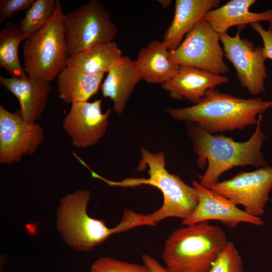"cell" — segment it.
<instances>
[{"mask_svg":"<svg viewBox=\"0 0 272 272\" xmlns=\"http://www.w3.org/2000/svg\"><path fill=\"white\" fill-rule=\"evenodd\" d=\"M262 117V114L258 116L254 133L243 142L221 134L213 135L195 124L189 127L197 165L201 169L207 166L205 173L199 176L201 185L210 188L219 182L224 173L235 167L249 165L259 168L268 166L261 152L265 138L261 129Z\"/></svg>","mask_w":272,"mask_h":272,"instance_id":"1","label":"cell"},{"mask_svg":"<svg viewBox=\"0 0 272 272\" xmlns=\"http://www.w3.org/2000/svg\"><path fill=\"white\" fill-rule=\"evenodd\" d=\"M90 199L89 190H78L63 196L57 210L56 229L64 243L75 250L89 251L114 234L139 226H154L147 215L125 209L120 223L108 228L104 220L88 215Z\"/></svg>","mask_w":272,"mask_h":272,"instance_id":"2","label":"cell"},{"mask_svg":"<svg viewBox=\"0 0 272 272\" xmlns=\"http://www.w3.org/2000/svg\"><path fill=\"white\" fill-rule=\"evenodd\" d=\"M271 108L272 100L239 98L214 88L196 104L166 111L175 120L192 122L213 134L256 125L258 116Z\"/></svg>","mask_w":272,"mask_h":272,"instance_id":"3","label":"cell"},{"mask_svg":"<svg viewBox=\"0 0 272 272\" xmlns=\"http://www.w3.org/2000/svg\"><path fill=\"white\" fill-rule=\"evenodd\" d=\"M228 241L220 226L200 222L173 231L161 256L171 272H209Z\"/></svg>","mask_w":272,"mask_h":272,"instance_id":"4","label":"cell"},{"mask_svg":"<svg viewBox=\"0 0 272 272\" xmlns=\"http://www.w3.org/2000/svg\"><path fill=\"white\" fill-rule=\"evenodd\" d=\"M142 159L138 170L149 167V177L127 178L120 182L100 179L110 185L122 187L147 184L155 186L162 193V206L152 213L147 214L155 226L164 219L177 218L182 221L187 219L194 211L198 203V196L192 186L186 184L178 176L170 173L165 168V155L156 154L142 149Z\"/></svg>","mask_w":272,"mask_h":272,"instance_id":"5","label":"cell"},{"mask_svg":"<svg viewBox=\"0 0 272 272\" xmlns=\"http://www.w3.org/2000/svg\"><path fill=\"white\" fill-rule=\"evenodd\" d=\"M61 4L41 29L23 44L24 70L29 77L50 82L67 64L69 55L65 39Z\"/></svg>","mask_w":272,"mask_h":272,"instance_id":"6","label":"cell"},{"mask_svg":"<svg viewBox=\"0 0 272 272\" xmlns=\"http://www.w3.org/2000/svg\"><path fill=\"white\" fill-rule=\"evenodd\" d=\"M63 23L69 56L113 41L118 32L109 11L97 0L64 14Z\"/></svg>","mask_w":272,"mask_h":272,"instance_id":"7","label":"cell"},{"mask_svg":"<svg viewBox=\"0 0 272 272\" xmlns=\"http://www.w3.org/2000/svg\"><path fill=\"white\" fill-rule=\"evenodd\" d=\"M220 41V35L203 19L195 25L176 49L169 51L170 57L179 65L225 75L229 68L224 61L225 53Z\"/></svg>","mask_w":272,"mask_h":272,"instance_id":"8","label":"cell"},{"mask_svg":"<svg viewBox=\"0 0 272 272\" xmlns=\"http://www.w3.org/2000/svg\"><path fill=\"white\" fill-rule=\"evenodd\" d=\"M243 26H239L237 33L232 36L227 33L220 35L226 57L236 72V78L242 87L251 94L264 92V83L267 77L266 59L263 47H254L249 40L242 38Z\"/></svg>","mask_w":272,"mask_h":272,"instance_id":"9","label":"cell"},{"mask_svg":"<svg viewBox=\"0 0 272 272\" xmlns=\"http://www.w3.org/2000/svg\"><path fill=\"white\" fill-rule=\"evenodd\" d=\"M235 205H241L244 211L259 217L272 189V166L259 168L250 172L241 171L233 178L219 181L210 188Z\"/></svg>","mask_w":272,"mask_h":272,"instance_id":"10","label":"cell"},{"mask_svg":"<svg viewBox=\"0 0 272 272\" xmlns=\"http://www.w3.org/2000/svg\"><path fill=\"white\" fill-rule=\"evenodd\" d=\"M44 130L36 122L23 119L20 110L11 112L0 105V162L12 164L34 153L44 140Z\"/></svg>","mask_w":272,"mask_h":272,"instance_id":"11","label":"cell"},{"mask_svg":"<svg viewBox=\"0 0 272 272\" xmlns=\"http://www.w3.org/2000/svg\"><path fill=\"white\" fill-rule=\"evenodd\" d=\"M102 100L83 101L71 104L62 122V128L77 148H85L97 144L104 135L111 113L101 110Z\"/></svg>","mask_w":272,"mask_h":272,"instance_id":"12","label":"cell"},{"mask_svg":"<svg viewBox=\"0 0 272 272\" xmlns=\"http://www.w3.org/2000/svg\"><path fill=\"white\" fill-rule=\"evenodd\" d=\"M192 186L198 196V203L193 213L182 221V226H187L211 220H218L228 227L234 228L242 222L260 226L263 222L260 217L248 214L238 208L224 196L206 188L199 182L193 180Z\"/></svg>","mask_w":272,"mask_h":272,"instance_id":"13","label":"cell"},{"mask_svg":"<svg viewBox=\"0 0 272 272\" xmlns=\"http://www.w3.org/2000/svg\"><path fill=\"white\" fill-rule=\"evenodd\" d=\"M229 78L209 73L196 67L180 65L176 75L162 84V88L168 92L171 98L186 99L193 105L198 103L207 92L219 85L227 83Z\"/></svg>","mask_w":272,"mask_h":272,"instance_id":"14","label":"cell"},{"mask_svg":"<svg viewBox=\"0 0 272 272\" xmlns=\"http://www.w3.org/2000/svg\"><path fill=\"white\" fill-rule=\"evenodd\" d=\"M0 84L17 97L23 119L34 123L40 118L52 89L50 82L28 76L23 78L0 76Z\"/></svg>","mask_w":272,"mask_h":272,"instance_id":"15","label":"cell"},{"mask_svg":"<svg viewBox=\"0 0 272 272\" xmlns=\"http://www.w3.org/2000/svg\"><path fill=\"white\" fill-rule=\"evenodd\" d=\"M219 0H176L174 17L163 35V42L169 51L176 49L195 25L212 9L219 7Z\"/></svg>","mask_w":272,"mask_h":272,"instance_id":"16","label":"cell"},{"mask_svg":"<svg viewBox=\"0 0 272 272\" xmlns=\"http://www.w3.org/2000/svg\"><path fill=\"white\" fill-rule=\"evenodd\" d=\"M142 80L134 60L124 55L107 73L100 90L105 98H109L112 101L113 110L120 115L124 110L134 87Z\"/></svg>","mask_w":272,"mask_h":272,"instance_id":"17","label":"cell"},{"mask_svg":"<svg viewBox=\"0 0 272 272\" xmlns=\"http://www.w3.org/2000/svg\"><path fill=\"white\" fill-rule=\"evenodd\" d=\"M134 63L142 80L161 85L172 78L179 66L171 59L169 50L163 41L157 40L142 47Z\"/></svg>","mask_w":272,"mask_h":272,"instance_id":"18","label":"cell"},{"mask_svg":"<svg viewBox=\"0 0 272 272\" xmlns=\"http://www.w3.org/2000/svg\"><path fill=\"white\" fill-rule=\"evenodd\" d=\"M255 0H231L225 5L210 11L204 19L220 35L227 33L232 27L243 26L266 21L272 23V10L252 12L251 7Z\"/></svg>","mask_w":272,"mask_h":272,"instance_id":"19","label":"cell"},{"mask_svg":"<svg viewBox=\"0 0 272 272\" xmlns=\"http://www.w3.org/2000/svg\"><path fill=\"white\" fill-rule=\"evenodd\" d=\"M104 76V74L90 75L67 66L56 78L59 98L71 104L88 101L98 92Z\"/></svg>","mask_w":272,"mask_h":272,"instance_id":"20","label":"cell"},{"mask_svg":"<svg viewBox=\"0 0 272 272\" xmlns=\"http://www.w3.org/2000/svg\"><path fill=\"white\" fill-rule=\"evenodd\" d=\"M123 56L117 44L111 41L69 56L67 66L90 75L105 74Z\"/></svg>","mask_w":272,"mask_h":272,"instance_id":"21","label":"cell"},{"mask_svg":"<svg viewBox=\"0 0 272 272\" xmlns=\"http://www.w3.org/2000/svg\"><path fill=\"white\" fill-rule=\"evenodd\" d=\"M23 40L16 24L8 21L0 32V66L12 77L26 78L27 75L20 64L18 48Z\"/></svg>","mask_w":272,"mask_h":272,"instance_id":"22","label":"cell"},{"mask_svg":"<svg viewBox=\"0 0 272 272\" xmlns=\"http://www.w3.org/2000/svg\"><path fill=\"white\" fill-rule=\"evenodd\" d=\"M57 0H35L26 11L18 29L25 40L44 26L53 15Z\"/></svg>","mask_w":272,"mask_h":272,"instance_id":"23","label":"cell"},{"mask_svg":"<svg viewBox=\"0 0 272 272\" xmlns=\"http://www.w3.org/2000/svg\"><path fill=\"white\" fill-rule=\"evenodd\" d=\"M209 272H244L242 258L233 242L228 241Z\"/></svg>","mask_w":272,"mask_h":272,"instance_id":"24","label":"cell"},{"mask_svg":"<svg viewBox=\"0 0 272 272\" xmlns=\"http://www.w3.org/2000/svg\"><path fill=\"white\" fill-rule=\"evenodd\" d=\"M90 272H151L145 264L130 263L104 256L91 265Z\"/></svg>","mask_w":272,"mask_h":272,"instance_id":"25","label":"cell"},{"mask_svg":"<svg viewBox=\"0 0 272 272\" xmlns=\"http://www.w3.org/2000/svg\"><path fill=\"white\" fill-rule=\"evenodd\" d=\"M35 0H1L0 23L7 21L16 13L27 10Z\"/></svg>","mask_w":272,"mask_h":272,"instance_id":"26","label":"cell"},{"mask_svg":"<svg viewBox=\"0 0 272 272\" xmlns=\"http://www.w3.org/2000/svg\"><path fill=\"white\" fill-rule=\"evenodd\" d=\"M250 26L261 38L266 59L272 60V23L269 24L267 29H265L260 22L253 23Z\"/></svg>","mask_w":272,"mask_h":272,"instance_id":"27","label":"cell"},{"mask_svg":"<svg viewBox=\"0 0 272 272\" xmlns=\"http://www.w3.org/2000/svg\"><path fill=\"white\" fill-rule=\"evenodd\" d=\"M143 264L146 265L151 272H171L166 266H164L154 257L143 254L142 256Z\"/></svg>","mask_w":272,"mask_h":272,"instance_id":"28","label":"cell"},{"mask_svg":"<svg viewBox=\"0 0 272 272\" xmlns=\"http://www.w3.org/2000/svg\"><path fill=\"white\" fill-rule=\"evenodd\" d=\"M157 2L165 9L167 8L171 3V0H159Z\"/></svg>","mask_w":272,"mask_h":272,"instance_id":"29","label":"cell"}]
</instances>
